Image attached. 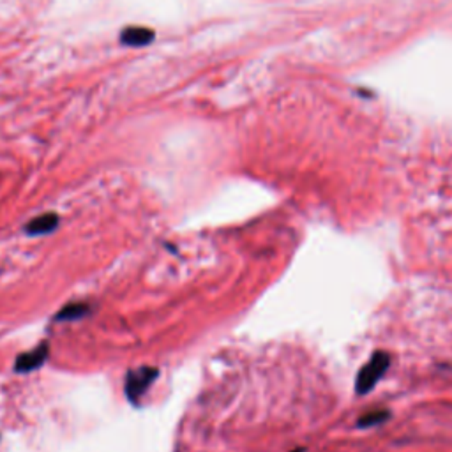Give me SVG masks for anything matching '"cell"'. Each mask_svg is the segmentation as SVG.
I'll list each match as a JSON object with an SVG mask.
<instances>
[{"mask_svg": "<svg viewBox=\"0 0 452 452\" xmlns=\"http://www.w3.org/2000/svg\"><path fill=\"white\" fill-rule=\"evenodd\" d=\"M390 366V357L386 352H378L374 354L370 361L364 364L357 377V392L359 394H368L373 390V387L377 386L378 381L383 378L386 371Z\"/></svg>", "mask_w": 452, "mask_h": 452, "instance_id": "cell-1", "label": "cell"}, {"mask_svg": "<svg viewBox=\"0 0 452 452\" xmlns=\"http://www.w3.org/2000/svg\"><path fill=\"white\" fill-rule=\"evenodd\" d=\"M156 378H158V370H154V368H138V370L131 371L126 380V394L129 401H140V397L147 392V389L152 386Z\"/></svg>", "mask_w": 452, "mask_h": 452, "instance_id": "cell-2", "label": "cell"}, {"mask_svg": "<svg viewBox=\"0 0 452 452\" xmlns=\"http://www.w3.org/2000/svg\"><path fill=\"white\" fill-rule=\"evenodd\" d=\"M120 43L124 46L131 48H143L149 46L154 39H156V32L150 27H126L120 32Z\"/></svg>", "mask_w": 452, "mask_h": 452, "instance_id": "cell-3", "label": "cell"}, {"mask_svg": "<svg viewBox=\"0 0 452 452\" xmlns=\"http://www.w3.org/2000/svg\"><path fill=\"white\" fill-rule=\"evenodd\" d=\"M46 357H48V346L46 343H43V345L34 348V350L27 352V354L18 357V361H16V371L28 373V371L37 370V368L43 366Z\"/></svg>", "mask_w": 452, "mask_h": 452, "instance_id": "cell-4", "label": "cell"}, {"mask_svg": "<svg viewBox=\"0 0 452 452\" xmlns=\"http://www.w3.org/2000/svg\"><path fill=\"white\" fill-rule=\"evenodd\" d=\"M57 224H59V217H57L55 214H44V216L32 219L30 223L25 226V232H27L28 235H43V233H50L51 230H55Z\"/></svg>", "mask_w": 452, "mask_h": 452, "instance_id": "cell-5", "label": "cell"}, {"mask_svg": "<svg viewBox=\"0 0 452 452\" xmlns=\"http://www.w3.org/2000/svg\"><path fill=\"white\" fill-rule=\"evenodd\" d=\"M87 311H89V307H87L85 304H71V306H67L66 309L60 311L59 316H57V318H59V320L82 318V316L85 315Z\"/></svg>", "mask_w": 452, "mask_h": 452, "instance_id": "cell-6", "label": "cell"}, {"mask_svg": "<svg viewBox=\"0 0 452 452\" xmlns=\"http://www.w3.org/2000/svg\"><path fill=\"white\" fill-rule=\"evenodd\" d=\"M383 417H386V413H381V412L368 413V415H364L361 419V426H371V424H374V422H381L383 421Z\"/></svg>", "mask_w": 452, "mask_h": 452, "instance_id": "cell-7", "label": "cell"}]
</instances>
